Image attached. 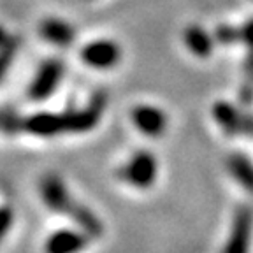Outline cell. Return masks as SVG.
<instances>
[{
  "instance_id": "cell-1",
  "label": "cell",
  "mask_w": 253,
  "mask_h": 253,
  "mask_svg": "<svg viewBox=\"0 0 253 253\" xmlns=\"http://www.w3.org/2000/svg\"><path fill=\"white\" fill-rule=\"evenodd\" d=\"M158 174V162L155 155L148 150H139L130 157V160L123 164L118 170V176L128 185L135 188L146 190L155 183Z\"/></svg>"
},
{
  "instance_id": "cell-2",
  "label": "cell",
  "mask_w": 253,
  "mask_h": 253,
  "mask_svg": "<svg viewBox=\"0 0 253 253\" xmlns=\"http://www.w3.org/2000/svg\"><path fill=\"white\" fill-rule=\"evenodd\" d=\"M106 104H107L106 91H95L86 107L62 113L63 123H65V132L81 134V132H88L91 128H95L97 123L100 122V118H102Z\"/></svg>"
},
{
  "instance_id": "cell-3",
  "label": "cell",
  "mask_w": 253,
  "mask_h": 253,
  "mask_svg": "<svg viewBox=\"0 0 253 253\" xmlns=\"http://www.w3.org/2000/svg\"><path fill=\"white\" fill-rule=\"evenodd\" d=\"M63 76V63L62 60H46L39 67L37 74L32 79L30 86H28V97L36 102L46 100L53 91L58 88L60 81Z\"/></svg>"
},
{
  "instance_id": "cell-4",
  "label": "cell",
  "mask_w": 253,
  "mask_h": 253,
  "mask_svg": "<svg viewBox=\"0 0 253 253\" xmlns=\"http://www.w3.org/2000/svg\"><path fill=\"white\" fill-rule=\"evenodd\" d=\"M79 56H81V60L86 63L88 67L111 69L118 65V62L122 60V47L115 41H91L86 46L81 47Z\"/></svg>"
},
{
  "instance_id": "cell-5",
  "label": "cell",
  "mask_w": 253,
  "mask_h": 253,
  "mask_svg": "<svg viewBox=\"0 0 253 253\" xmlns=\"http://www.w3.org/2000/svg\"><path fill=\"white\" fill-rule=\"evenodd\" d=\"M213 118L216 120V123L225 134L253 135V118L237 111L232 104L223 102V100L216 102L213 106Z\"/></svg>"
},
{
  "instance_id": "cell-6",
  "label": "cell",
  "mask_w": 253,
  "mask_h": 253,
  "mask_svg": "<svg viewBox=\"0 0 253 253\" xmlns=\"http://www.w3.org/2000/svg\"><path fill=\"white\" fill-rule=\"evenodd\" d=\"M39 190H41V199H42V202L53 211V213L67 214L69 210H71V206L74 204V201H72V197L69 195L63 181L58 176H55V174L44 176L42 181H41Z\"/></svg>"
},
{
  "instance_id": "cell-7",
  "label": "cell",
  "mask_w": 253,
  "mask_h": 253,
  "mask_svg": "<svg viewBox=\"0 0 253 253\" xmlns=\"http://www.w3.org/2000/svg\"><path fill=\"white\" fill-rule=\"evenodd\" d=\"M132 122L135 128L150 137H158L166 132L167 126V116L164 115L162 109L148 104H141L132 109Z\"/></svg>"
},
{
  "instance_id": "cell-8",
  "label": "cell",
  "mask_w": 253,
  "mask_h": 253,
  "mask_svg": "<svg viewBox=\"0 0 253 253\" xmlns=\"http://www.w3.org/2000/svg\"><path fill=\"white\" fill-rule=\"evenodd\" d=\"M23 132H28L37 137H55L65 132L63 115L56 113H36L23 118Z\"/></svg>"
},
{
  "instance_id": "cell-9",
  "label": "cell",
  "mask_w": 253,
  "mask_h": 253,
  "mask_svg": "<svg viewBox=\"0 0 253 253\" xmlns=\"http://www.w3.org/2000/svg\"><path fill=\"white\" fill-rule=\"evenodd\" d=\"M252 223H253V214L250 211L248 206H241L236 211L232 223V232H230V239L225 246L227 253H243L248 250L250 236H252Z\"/></svg>"
},
{
  "instance_id": "cell-10",
  "label": "cell",
  "mask_w": 253,
  "mask_h": 253,
  "mask_svg": "<svg viewBox=\"0 0 253 253\" xmlns=\"http://www.w3.org/2000/svg\"><path fill=\"white\" fill-rule=\"evenodd\" d=\"M39 34L44 41L58 47H67L76 41L74 28L58 18H46L44 21H41Z\"/></svg>"
},
{
  "instance_id": "cell-11",
  "label": "cell",
  "mask_w": 253,
  "mask_h": 253,
  "mask_svg": "<svg viewBox=\"0 0 253 253\" xmlns=\"http://www.w3.org/2000/svg\"><path fill=\"white\" fill-rule=\"evenodd\" d=\"M88 243V236L78 230L63 229L51 234L46 243V252L49 253H74L83 250Z\"/></svg>"
},
{
  "instance_id": "cell-12",
  "label": "cell",
  "mask_w": 253,
  "mask_h": 253,
  "mask_svg": "<svg viewBox=\"0 0 253 253\" xmlns=\"http://www.w3.org/2000/svg\"><path fill=\"white\" fill-rule=\"evenodd\" d=\"M67 214L74 220V223L81 229V232H84L88 237L102 236L104 232L102 221H100L99 216H95V213L90 208H86L83 204H78L74 201V204L71 206V210H69Z\"/></svg>"
},
{
  "instance_id": "cell-13",
  "label": "cell",
  "mask_w": 253,
  "mask_h": 253,
  "mask_svg": "<svg viewBox=\"0 0 253 253\" xmlns=\"http://www.w3.org/2000/svg\"><path fill=\"white\" fill-rule=\"evenodd\" d=\"M183 39L186 47L199 58H208L213 53V37L199 25H190L183 34Z\"/></svg>"
},
{
  "instance_id": "cell-14",
  "label": "cell",
  "mask_w": 253,
  "mask_h": 253,
  "mask_svg": "<svg viewBox=\"0 0 253 253\" xmlns=\"http://www.w3.org/2000/svg\"><path fill=\"white\" fill-rule=\"evenodd\" d=\"M227 169L239 185L253 194V164L243 153H232L227 158Z\"/></svg>"
},
{
  "instance_id": "cell-15",
  "label": "cell",
  "mask_w": 253,
  "mask_h": 253,
  "mask_svg": "<svg viewBox=\"0 0 253 253\" xmlns=\"http://www.w3.org/2000/svg\"><path fill=\"white\" fill-rule=\"evenodd\" d=\"M20 47V37L18 36H9L5 42L0 46V81L5 78L9 67L14 62V56Z\"/></svg>"
},
{
  "instance_id": "cell-16",
  "label": "cell",
  "mask_w": 253,
  "mask_h": 253,
  "mask_svg": "<svg viewBox=\"0 0 253 253\" xmlns=\"http://www.w3.org/2000/svg\"><path fill=\"white\" fill-rule=\"evenodd\" d=\"M214 41L223 46H232V44L241 42V30L236 27H229V25H220L214 30Z\"/></svg>"
},
{
  "instance_id": "cell-17",
  "label": "cell",
  "mask_w": 253,
  "mask_h": 253,
  "mask_svg": "<svg viewBox=\"0 0 253 253\" xmlns=\"http://www.w3.org/2000/svg\"><path fill=\"white\" fill-rule=\"evenodd\" d=\"M12 220H14V214H12L11 208L9 206H0V241L11 230Z\"/></svg>"
},
{
  "instance_id": "cell-18",
  "label": "cell",
  "mask_w": 253,
  "mask_h": 253,
  "mask_svg": "<svg viewBox=\"0 0 253 253\" xmlns=\"http://www.w3.org/2000/svg\"><path fill=\"white\" fill-rule=\"evenodd\" d=\"M239 30H241V42L245 44L248 49H253V18L246 21Z\"/></svg>"
},
{
  "instance_id": "cell-19",
  "label": "cell",
  "mask_w": 253,
  "mask_h": 253,
  "mask_svg": "<svg viewBox=\"0 0 253 253\" xmlns=\"http://www.w3.org/2000/svg\"><path fill=\"white\" fill-rule=\"evenodd\" d=\"M7 37H9V34L5 32V28L2 27V25H0V46H2V44L5 42V39H7Z\"/></svg>"
},
{
  "instance_id": "cell-20",
  "label": "cell",
  "mask_w": 253,
  "mask_h": 253,
  "mask_svg": "<svg viewBox=\"0 0 253 253\" xmlns=\"http://www.w3.org/2000/svg\"><path fill=\"white\" fill-rule=\"evenodd\" d=\"M0 113H2V111H0Z\"/></svg>"
}]
</instances>
